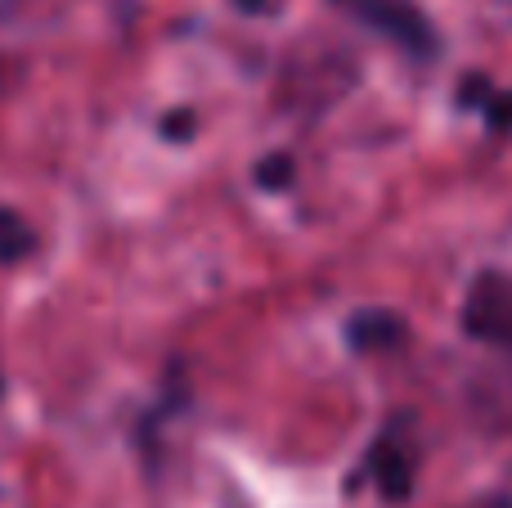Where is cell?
I'll list each match as a JSON object with an SVG mask.
<instances>
[{"label":"cell","instance_id":"cell-6","mask_svg":"<svg viewBox=\"0 0 512 508\" xmlns=\"http://www.w3.org/2000/svg\"><path fill=\"white\" fill-rule=\"evenodd\" d=\"M472 508H512V500L508 495H490V500H477Z\"/></svg>","mask_w":512,"mask_h":508},{"label":"cell","instance_id":"cell-1","mask_svg":"<svg viewBox=\"0 0 512 508\" xmlns=\"http://www.w3.org/2000/svg\"><path fill=\"white\" fill-rule=\"evenodd\" d=\"M337 9L373 27L382 41L400 45L409 59H436V27L418 9V0H337Z\"/></svg>","mask_w":512,"mask_h":508},{"label":"cell","instance_id":"cell-3","mask_svg":"<svg viewBox=\"0 0 512 508\" xmlns=\"http://www.w3.org/2000/svg\"><path fill=\"white\" fill-rule=\"evenodd\" d=\"M369 468L387 500H405L409 486H414V455H409V446L400 437H382L369 455Z\"/></svg>","mask_w":512,"mask_h":508},{"label":"cell","instance_id":"cell-4","mask_svg":"<svg viewBox=\"0 0 512 508\" xmlns=\"http://www.w3.org/2000/svg\"><path fill=\"white\" fill-rule=\"evenodd\" d=\"M400 338H405V324L387 311H360L351 320V342L360 351H387V347H396Z\"/></svg>","mask_w":512,"mask_h":508},{"label":"cell","instance_id":"cell-2","mask_svg":"<svg viewBox=\"0 0 512 508\" xmlns=\"http://www.w3.org/2000/svg\"><path fill=\"white\" fill-rule=\"evenodd\" d=\"M463 329L468 338L512 351V279L508 275H477L463 302Z\"/></svg>","mask_w":512,"mask_h":508},{"label":"cell","instance_id":"cell-5","mask_svg":"<svg viewBox=\"0 0 512 508\" xmlns=\"http://www.w3.org/2000/svg\"><path fill=\"white\" fill-rule=\"evenodd\" d=\"M288 171H292V162H288V158H274V162H265V167H261L265 189H283V180H288Z\"/></svg>","mask_w":512,"mask_h":508}]
</instances>
